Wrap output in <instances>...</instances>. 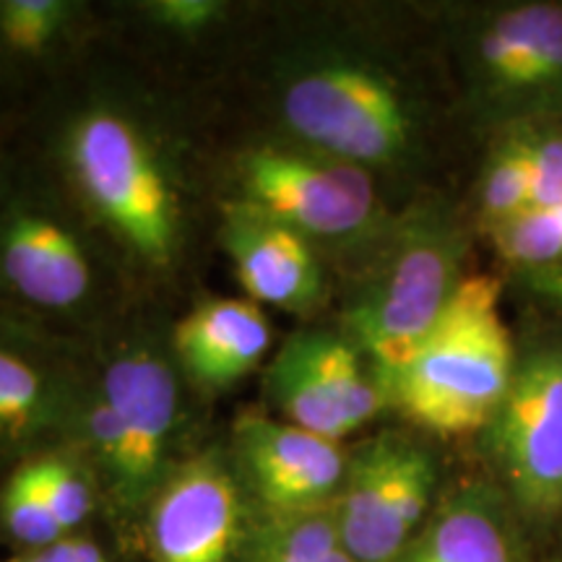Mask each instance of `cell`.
I'll use <instances>...</instances> for the list:
<instances>
[{
    "label": "cell",
    "instance_id": "obj_7",
    "mask_svg": "<svg viewBox=\"0 0 562 562\" xmlns=\"http://www.w3.org/2000/svg\"><path fill=\"white\" fill-rule=\"evenodd\" d=\"M501 281L467 273L432 334L389 383V409L435 438L484 432L516 372Z\"/></svg>",
    "mask_w": 562,
    "mask_h": 562
},
{
    "label": "cell",
    "instance_id": "obj_11",
    "mask_svg": "<svg viewBox=\"0 0 562 562\" xmlns=\"http://www.w3.org/2000/svg\"><path fill=\"white\" fill-rule=\"evenodd\" d=\"M456 53L476 110L524 117L562 108L560 3H516L476 13L456 34Z\"/></svg>",
    "mask_w": 562,
    "mask_h": 562
},
{
    "label": "cell",
    "instance_id": "obj_20",
    "mask_svg": "<svg viewBox=\"0 0 562 562\" xmlns=\"http://www.w3.org/2000/svg\"><path fill=\"white\" fill-rule=\"evenodd\" d=\"M66 533L47 508L32 461H21L0 476V558L42 550Z\"/></svg>",
    "mask_w": 562,
    "mask_h": 562
},
{
    "label": "cell",
    "instance_id": "obj_17",
    "mask_svg": "<svg viewBox=\"0 0 562 562\" xmlns=\"http://www.w3.org/2000/svg\"><path fill=\"white\" fill-rule=\"evenodd\" d=\"M170 341L182 375L211 404L261 375L277 349L269 311L243 294H195L186 311L175 313Z\"/></svg>",
    "mask_w": 562,
    "mask_h": 562
},
{
    "label": "cell",
    "instance_id": "obj_8",
    "mask_svg": "<svg viewBox=\"0 0 562 562\" xmlns=\"http://www.w3.org/2000/svg\"><path fill=\"white\" fill-rule=\"evenodd\" d=\"M261 518L216 430L146 505L131 562H250Z\"/></svg>",
    "mask_w": 562,
    "mask_h": 562
},
{
    "label": "cell",
    "instance_id": "obj_18",
    "mask_svg": "<svg viewBox=\"0 0 562 562\" xmlns=\"http://www.w3.org/2000/svg\"><path fill=\"white\" fill-rule=\"evenodd\" d=\"M398 562H516L501 497L482 484L442 495Z\"/></svg>",
    "mask_w": 562,
    "mask_h": 562
},
{
    "label": "cell",
    "instance_id": "obj_2",
    "mask_svg": "<svg viewBox=\"0 0 562 562\" xmlns=\"http://www.w3.org/2000/svg\"><path fill=\"white\" fill-rule=\"evenodd\" d=\"M199 100L214 125L271 133L378 182L414 170L427 138L425 100L404 70L313 5L258 3Z\"/></svg>",
    "mask_w": 562,
    "mask_h": 562
},
{
    "label": "cell",
    "instance_id": "obj_19",
    "mask_svg": "<svg viewBox=\"0 0 562 562\" xmlns=\"http://www.w3.org/2000/svg\"><path fill=\"white\" fill-rule=\"evenodd\" d=\"M30 461L47 508L66 537L97 529V524L104 526L100 482L89 461L74 446L53 448L32 456Z\"/></svg>",
    "mask_w": 562,
    "mask_h": 562
},
{
    "label": "cell",
    "instance_id": "obj_10",
    "mask_svg": "<svg viewBox=\"0 0 562 562\" xmlns=\"http://www.w3.org/2000/svg\"><path fill=\"white\" fill-rule=\"evenodd\" d=\"M438 461L409 432L383 430L349 448L334 503L339 539L357 562H398L438 505Z\"/></svg>",
    "mask_w": 562,
    "mask_h": 562
},
{
    "label": "cell",
    "instance_id": "obj_5",
    "mask_svg": "<svg viewBox=\"0 0 562 562\" xmlns=\"http://www.w3.org/2000/svg\"><path fill=\"white\" fill-rule=\"evenodd\" d=\"M467 237L451 209L422 199L391 214L381 235L344 266L334 323L364 351L389 391L459 292Z\"/></svg>",
    "mask_w": 562,
    "mask_h": 562
},
{
    "label": "cell",
    "instance_id": "obj_25",
    "mask_svg": "<svg viewBox=\"0 0 562 562\" xmlns=\"http://www.w3.org/2000/svg\"><path fill=\"white\" fill-rule=\"evenodd\" d=\"M0 562H128L117 544L102 539L97 529L74 533V537L60 539V542L42 547V550L11 554V558H0Z\"/></svg>",
    "mask_w": 562,
    "mask_h": 562
},
{
    "label": "cell",
    "instance_id": "obj_22",
    "mask_svg": "<svg viewBox=\"0 0 562 562\" xmlns=\"http://www.w3.org/2000/svg\"><path fill=\"white\" fill-rule=\"evenodd\" d=\"M480 220L492 232L531 209V175L526 131L503 138L484 161L480 178Z\"/></svg>",
    "mask_w": 562,
    "mask_h": 562
},
{
    "label": "cell",
    "instance_id": "obj_21",
    "mask_svg": "<svg viewBox=\"0 0 562 562\" xmlns=\"http://www.w3.org/2000/svg\"><path fill=\"white\" fill-rule=\"evenodd\" d=\"M331 508L261 518L250 562H357L344 550Z\"/></svg>",
    "mask_w": 562,
    "mask_h": 562
},
{
    "label": "cell",
    "instance_id": "obj_1",
    "mask_svg": "<svg viewBox=\"0 0 562 562\" xmlns=\"http://www.w3.org/2000/svg\"><path fill=\"white\" fill-rule=\"evenodd\" d=\"M11 136L55 175L138 294H193L214 243L211 123L193 91L100 37L19 115Z\"/></svg>",
    "mask_w": 562,
    "mask_h": 562
},
{
    "label": "cell",
    "instance_id": "obj_9",
    "mask_svg": "<svg viewBox=\"0 0 562 562\" xmlns=\"http://www.w3.org/2000/svg\"><path fill=\"white\" fill-rule=\"evenodd\" d=\"M263 409L321 438L347 442L389 409V391L336 323L311 321L277 344L261 370Z\"/></svg>",
    "mask_w": 562,
    "mask_h": 562
},
{
    "label": "cell",
    "instance_id": "obj_15",
    "mask_svg": "<svg viewBox=\"0 0 562 562\" xmlns=\"http://www.w3.org/2000/svg\"><path fill=\"white\" fill-rule=\"evenodd\" d=\"M214 245L243 297L266 311L311 323L331 305V266L323 252L271 216L240 203H216Z\"/></svg>",
    "mask_w": 562,
    "mask_h": 562
},
{
    "label": "cell",
    "instance_id": "obj_26",
    "mask_svg": "<svg viewBox=\"0 0 562 562\" xmlns=\"http://www.w3.org/2000/svg\"><path fill=\"white\" fill-rule=\"evenodd\" d=\"M529 286L537 294H542L544 300L554 302V305L562 307V266H554V269H544V271H531L524 273Z\"/></svg>",
    "mask_w": 562,
    "mask_h": 562
},
{
    "label": "cell",
    "instance_id": "obj_12",
    "mask_svg": "<svg viewBox=\"0 0 562 562\" xmlns=\"http://www.w3.org/2000/svg\"><path fill=\"white\" fill-rule=\"evenodd\" d=\"M87 364V344L0 313V476L16 463L68 446Z\"/></svg>",
    "mask_w": 562,
    "mask_h": 562
},
{
    "label": "cell",
    "instance_id": "obj_14",
    "mask_svg": "<svg viewBox=\"0 0 562 562\" xmlns=\"http://www.w3.org/2000/svg\"><path fill=\"white\" fill-rule=\"evenodd\" d=\"M237 474L263 518L331 508L347 476L349 446L248 406L224 427Z\"/></svg>",
    "mask_w": 562,
    "mask_h": 562
},
{
    "label": "cell",
    "instance_id": "obj_27",
    "mask_svg": "<svg viewBox=\"0 0 562 562\" xmlns=\"http://www.w3.org/2000/svg\"><path fill=\"white\" fill-rule=\"evenodd\" d=\"M13 125H16V117L11 115V110L5 108L3 100H0V146H3L5 140H9Z\"/></svg>",
    "mask_w": 562,
    "mask_h": 562
},
{
    "label": "cell",
    "instance_id": "obj_4",
    "mask_svg": "<svg viewBox=\"0 0 562 562\" xmlns=\"http://www.w3.org/2000/svg\"><path fill=\"white\" fill-rule=\"evenodd\" d=\"M140 300L66 188L9 136L0 146V313L89 344Z\"/></svg>",
    "mask_w": 562,
    "mask_h": 562
},
{
    "label": "cell",
    "instance_id": "obj_13",
    "mask_svg": "<svg viewBox=\"0 0 562 562\" xmlns=\"http://www.w3.org/2000/svg\"><path fill=\"white\" fill-rule=\"evenodd\" d=\"M487 446L513 503L547 521L562 513V347L518 357L510 389L487 425Z\"/></svg>",
    "mask_w": 562,
    "mask_h": 562
},
{
    "label": "cell",
    "instance_id": "obj_6",
    "mask_svg": "<svg viewBox=\"0 0 562 562\" xmlns=\"http://www.w3.org/2000/svg\"><path fill=\"white\" fill-rule=\"evenodd\" d=\"M211 170L216 203H240L281 222L331 269L355 261L391 220L370 172L271 133L211 123Z\"/></svg>",
    "mask_w": 562,
    "mask_h": 562
},
{
    "label": "cell",
    "instance_id": "obj_24",
    "mask_svg": "<svg viewBox=\"0 0 562 562\" xmlns=\"http://www.w3.org/2000/svg\"><path fill=\"white\" fill-rule=\"evenodd\" d=\"M531 209L562 201V131H526Z\"/></svg>",
    "mask_w": 562,
    "mask_h": 562
},
{
    "label": "cell",
    "instance_id": "obj_3",
    "mask_svg": "<svg viewBox=\"0 0 562 562\" xmlns=\"http://www.w3.org/2000/svg\"><path fill=\"white\" fill-rule=\"evenodd\" d=\"M172 307L140 300L87 344L70 442L94 469L104 529L131 562L146 505L175 469L216 435L211 402L172 351Z\"/></svg>",
    "mask_w": 562,
    "mask_h": 562
},
{
    "label": "cell",
    "instance_id": "obj_16",
    "mask_svg": "<svg viewBox=\"0 0 562 562\" xmlns=\"http://www.w3.org/2000/svg\"><path fill=\"white\" fill-rule=\"evenodd\" d=\"M102 37L87 0H0V100L16 117Z\"/></svg>",
    "mask_w": 562,
    "mask_h": 562
},
{
    "label": "cell",
    "instance_id": "obj_23",
    "mask_svg": "<svg viewBox=\"0 0 562 562\" xmlns=\"http://www.w3.org/2000/svg\"><path fill=\"white\" fill-rule=\"evenodd\" d=\"M490 237L505 261L524 269V273L562 266V201L524 211L516 220L492 229Z\"/></svg>",
    "mask_w": 562,
    "mask_h": 562
}]
</instances>
